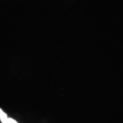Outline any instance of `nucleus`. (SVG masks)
I'll use <instances>...</instances> for the list:
<instances>
[{
    "label": "nucleus",
    "instance_id": "nucleus-1",
    "mask_svg": "<svg viewBox=\"0 0 123 123\" xmlns=\"http://www.w3.org/2000/svg\"><path fill=\"white\" fill-rule=\"evenodd\" d=\"M0 119L2 123H7L8 118L7 115L0 108Z\"/></svg>",
    "mask_w": 123,
    "mask_h": 123
},
{
    "label": "nucleus",
    "instance_id": "nucleus-2",
    "mask_svg": "<svg viewBox=\"0 0 123 123\" xmlns=\"http://www.w3.org/2000/svg\"><path fill=\"white\" fill-rule=\"evenodd\" d=\"M6 123H18L17 121H15V120L11 118L8 119V120Z\"/></svg>",
    "mask_w": 123,
    "mask_h": 123
}]
</instances>
